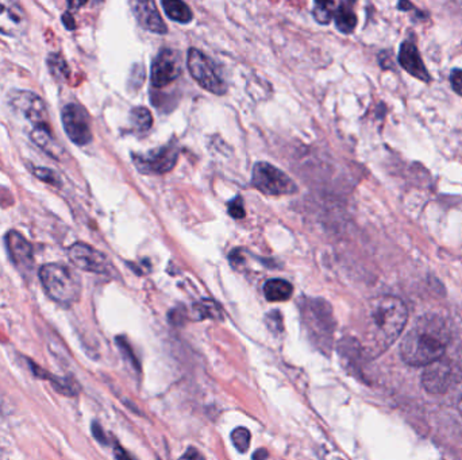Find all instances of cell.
<instances>
[{
    "instance_id": "15",
    "label": "cell",
    "mask_w": 462,
    "mask_h": 460,
    "mask_svg": "<svg viewBox=\"0 0 462 460\" xmlns=\"http://www.w3.org/2000/svg\"><path fill=\"white\" fill-rule=\"evenodd\" d=\"M6 246L8 248L13 262L22 271H29L33 267V250L30 243L18 231H10L6 235Z\"/></svg>"
},
{
    "instance_id": "31",
    "label": "cell",
    "mask_w": 462,
    "mask_h": 460,
    "mask_svg": "<svg viewBox=\"0 0 462 460\" xmlns=\"http://www.w3.org/2000/svg\"><path fill=\"white\" fill-rule=\"evenodd\" d=\"M450 83L452 87L456 90V93L462 96V69H454L450 74Z\"/></svg>"
},
{
    "instance_id": "2",
    "label": "cell",
    "mask_w": 462,
    "mask_h": 460,
    "mask_svg": "<svg viewBox=\"0 0 462 460\" xmlns=\"http://www.w3.org/2000/svg\"><path fill=\"white\" fill-rule=\"evenodd\" d=\"M450 338V329L442 317L423 316L404 336L400 347L401 358L411 366H429L443 356Z\"/></svg>"
},
{
    "instance_id": "24",
    "label": "cell",
    "mask_w": 462,
    "mask_h": 460,
    "mask_svg": "<svg viewBox=\"0 0 462 460\" xmlns=\"http://www.w3.org/2000/svg\"><path fill=\"white\" fill-rule=\"evenodd\" d=\"M312 15L316 22L321 23V24H329L335 15V3L318 1L314 7Z\"/></svg>"
},
{
    "instance_id": "4",
    "label": "cell",
    "mask_w": 462,
    "mask_h": 460,
    "mask_svg": "<svg viewBox=\"0 0 462 460\" xmlns=\"http://www.w3.org/2000/svg\"><path fill=\"white\" fill-rule=\"evenodd\" d=\"M40 280L47 296L56 303L70 307L82 294V280L79 274L63 263H47L40 270Z\"/></svg>"
},
{
    "instance_id": "16",
    "label": "cell",
    "mask_w": 462,
    "mask_h": 460,
    "mask_svg": "<svg viewBox=\"0 0 462 460\" xmlns=\"http://www.w3.org/2000/svg\"><path fill=\"white\" fill-rule=\"evenodd\" d=\"M132 10L137 21L144 29L157 34L167 33L168 29L162 21L154 1H135L132 4Z\"/></svg>"
},
{
    "instance_id": "17",
    "label": "cell",
    "mask_w": 462,
    "mask_h": 460,
    "mask_svg": "<svg viewBox=\"0 0 462 460\" xmlns=\"http://www.w3.org/2000/svg\"><path fill=\"white\" fill-rule=\"evenodd\" d=\"M33 367V373L36 374L40 378L44 379H49L52 382V386L60 393V395H68V397H75L79 393L80 388L79 385L69 379V378H63V376H56V375H50L47 372H45L43 369H40L38 366H36L34 363H30Z\"/></svg>"
},
{
    "instance_id": "7",
    "label": "cell",
    "mask_w": 462,
    "mask_h": 460,
    "mask_svg": "<svg viewBox=\"0 0 462 460\" xmlns=\"http://www.w3.org/2000/svg\"><path fill=\"white\" fill-rule=\"evenodd\" d=\"M13 110L17 111L23 119L36 127H50L49 115L44 100L30 90H13L8 95Z\"/></svg>"
},
{
    "instance_id": "36",
    "label": "cell",
    "mask_w": 462,
    "mask_h": 460,
    "mask_svg": "<svg viewBox=\"0 0 462 460\" xmlns=\"http://www.w3.org/2000/svg\"><path fill=\"white\" fill-rule=\"evenodd\" d=\"M459 411H460V413L462 415V397L461 399H460V402H459Z\"/></svg>"
},
{
    "instance_id": "33",
    "label": "cell",
    "mask_w": 462,
    "mask_h": 460,
    "mask_svg": "<svg viewBox=\"0 0 462 460\" xmlns=\"http://www.w3.org/2000/svg\"><path fill=\"white\" fill-rule=\"evenodd\" d=\"M180 460H204V458H203V455L199 452L197 448L190 447V448L185 451V454L180 458Z\"/></svg>"
},
{
    "instance_id": "5",
    "label": "cell",
    "mask_w": 462,
    "mask_h": 460,
    "mask_svg": "<svg viewBox=\"0 0 462 460\" xmlns=\"http://www.w3.org/2000/svg\"><path fill=\"white\" fill-rule=\"evenodd\" d=\"M253 187L268 196L292 195L298 191L296 184L283 170L268 162H257L252 175Z\"/></svg>"
},
{
    "instance_id": "25",
    "label": "cell",
    "mask_w": 462,
    "mask_h": 460,
    "mask_svg": "<svg viewBox=\"0 0 462 460\" xmlns=\"http://www.w3.org/2000/svg\"><path fill=\"white\" fill-rule=\"evenodd\" d=\"M47 65L50 73L56 79H66L69 74V68L66 65V60L60 54H50L47 58Z\"/></svg>"
},
{
    "instance_id": "21",
    "label": "cell",
    "mask_w": 462,
    "mask_h": 460,
    "mask_svg": "<svg viewBox=\"0 0 462 460\" xmlns=\"http://www.w3.org/2000/svg\"><path fill=\"white\" fill-rule=\"evenodd\" d=\"M335 24L337 29L344 34H351L357 26V17L351 7V4H341L335 11Z\"/></svg>"
},
{
    "instance_id": "3",
    "label": "cell",
    "mask_w": 462,
    "mask_h": 460,
    "mask_svg": "<svg viewBox=\"0 0 462 460\" xmlns=\"http://www.w3.org/2000/svg\"><path fill=\"white\" fill-rule=\"evenodd\" d=\"M300 312L309 342L316 350L329 354L335 329L330 304L323 299H305L300 304Z\"/></svg>"
},
{
    "instance_id": "6",
    "label": "cell",
    "mask_w": 462,
    "mask_h": 460,
    "mask_svg": "<svg viewBox=\"0 0 462 460\" xmlns=\"http://www.w3.org/2000/svg\"><path fill=\"white\" fill-rule=\"evenodd\" d=\"M187 63L191 76L200 87L215 95L226 93L227 86L220 76V68L203 51L198 49H190Z\"/></svg>"
},
{
    "instance_id": "11",
    "label": "cell",
    "mask_w": 462,
    "mask_h": 460,
    "mask_svg": "<svg viewBox=\"0 0 462 460\" xmlns=\"http://www.w3.org/2000/svg\"><path fill=\"white\" fill-rule=\"evenodd\" d=\"M181 74L180 56L176 50L162 49L154 58L152 65V86L154 88H164L172 84Z\"/></svg>"
},
{
    "instance_id": "10",
    "label": "cell",
    "mask_w": 462,
    "mask_h": 460,
    "mask_svg": "<svg viewBox=\"0 0 462 460\" xmlns=\"http://www.w3.org/2000/svg\"><path fill=\"white\" fill-rule=\"evenodd\" d=\"M69 260L77 269L89 273L107 274L110 273L111 263L109 258L86 243H75L68 251Z\"/></svg>"
},
{
    "instance_id": "13",
    "label": "cell",
    "mask_w": 462,
    "mask_h": 460,
    "mask_svg": "<svg viewBox=\"0 0 462 460\" xmlns=\"http://www.w3.org/2000/svg\"><path fill=\"white\" fill-rule=\"evenodd\" d=\"M452 382V366L447 362L440 360L426 366L422 376L423 388L431 395H440L447 390Z\"/></svg>"
},
{
    "instance_id": "14",
    "label": "cell",
    "mask_w": 462,
    "mask_h": 460,
    "mask_svg": "<svg viewBox=\"0 0 462 460\" xmlns=\"http://www.w3.org/2000/svg\"><path fill=\"white\" fill-rule=\"evenodd\" d=\"M399 63L403 66L410 74L417 77L422 81L429 83L430 81V74L427 68L424 66V63L419 54L418 47L411 40L404 41L400 46L399 51Z\"/></svg>"
},
{
    "instance_id": "29",
    "label": "cell",
    "mask_w": 462,
    "mask_h": 460,
    "mask_svg": "<svg viewBox=\"0 0 462 460\" xmlns=\"http://www.w3.org/2000/svg\"><path fill=\"white\" fill-rule=\"evenodd\" d=\"M229 214L234 219H242L245 218V208H243L242 198H236L229 204Z\"/></svg>"
},
{
    "instance_id": "32",
    "label": "cell",
    "mask_w": 462,
    "mask_h": 460,
    "mask_svg": "<svg viewBox=\"0 0 462 460\" xmlns=\"http://www.w3.org/2000/svg\"><path fill=\"white\" fill-rule=\"evenodd\" d=\"M92 434H93V438H96L100 444H105V445L109 444V438H107L105 431L102 429V427L98 422L92 424Z\"/></svg>"
},
{
    "instance_id": "34",
    "label": "cell",
    "mask_w": 462,
    "mask_h": 460,
    "mask_svg": "<svg viewBox=\"0 0 462 460\" xmlns=\"http://www.w3.org/2000/svg\"><path fill=\"white\" fill-rule=\"evenodd\" d=\"M114 458H115V460H132V457L119 444H115Z\"/></svg>"
},
{
    "instance_id": "12",
    "label": "cell",
    "mask_w": 462,
    "mask_h": 460,
    "mask_svg": "<svg viewBox=\"0 0 462 460\" xmlns=\"http://www.w3.org/2000/svg\"><path fill=\"white\" fill-rule=\"evenodd\" d=\"M29 19L22 6L10 1L0 0V33L10 37H20L26 33Z\"/></svg>"
},
{
    "instance_id": "27",
    "label": "cell",
    "mask_w": 462,
    "mask_h": 460,
    "mask_svg": "<svg viewBox=\"0 0 462 460\" xmlns=\"http://www.w3.org/2000/svg\"><path fill=\"white\" fill-rule=\"evenodd\" d=\"M116 344L119 347V350L122 352L125 360L132 366V369L139 373L141 372V366H139V362L132 351V346L129 344V342L125 339V338H116Z\"/></svg>"
},
{
    "instance_id": "18",
    "label": "cell",
    "mask_w": 462,
    "mask_h": 460,
    "mask_svg": "<svg viewBox=\"0 0 462 460\" xmlns=\"http://www.w3.org/2000/svg\"><path fill=\"white\" fill-rule=\"evenodd\" d=\"M293 293V286L286 280L273 278L266 281L264 285V294L268 301L272 303H282L291 299Z\"/></svg>"
},
{
    "instance_id": "30",
    "label": "cell",
    "mask_w": 462,
    "mask_h": 460,
    "mask_svg": "<svg viewBox=\"0 0 462 460\" xmlns=\"http://www.w3.org/2000/svg\"><path fill=\"white\" fill-rule=\"evenodd\" d=\"M34 175H37L40 180H43V181H45V182H47V184H52V185H59V177H57V175L54 173V172H52V170H49V169H45V168H40V169H36V173Z\"/></svg>"
},
{
    "instance_id": "23",
    "label": "cell",
    "mask_w": 462,
    "mask_h": 460,
    "mask_svg": "<svg viewBox=\"0 0 462 460\" xmlns=\"http://www.w3.org/2000/svg\"><path fill=\"white\" fill-rule=\"evenodd\" d=\"M194 312L198 316L199 320L203 319H214L222 320V308L213 300H203L194 306Z\"/></svg>"
},
{
    "instance_id": "9",
    "label": "cell",
    "mask_w": 462,
    "mask_h": 460,
    "mask_svg": "<svg viewBox=\"0 0 462 460\" xmlns=\"http://www.w3.org/2000/svg\"><path fill=\"white\" fill-rule=\"evenodd\" d=\"M61 119L66 135L73 143L84 146L92 141L88 112L82 106L75 103L66 104L61 112Z\"/></svg>"
},
{
    "instance_id": "28",
    "label": "cell",
    "mask_w": 462,
    "mask_h": 460,
    "mask_svg": "<svg viewBox=\"0 0 462 460\" xmlns=\"http://www.w3.org/2000/svg\"><path fill=\"white\" fill-rule=\"evenodd\" d=\"M266 326L273 333H282L284 331V324H283V316L280 315L279 310H272L266 315L265 317Z\"/></svg>"
},
{
    "instance_id": "22",
    "label": "cell",
    "mask_w": 462,
    "mask_h": 460,
    "mask_svg": "<svg viewBox=\"0 0 462 460\" xmlns=\"http://www.w3.org/2000/svg\"><path fill=\"white\" fill-rule=\"evenodd\" d=\"M132 126L137 132H146L153 125V116L145 107H135L130 112Z\"/></svg>"
},
{
    "instance_id": "19",
    "label": "cell",
    "mask_w": 462,
    "mask_h": 460,
    "mask_svg": "<svg viewBox=\"0 0 462 460\" xmlns=\"http://www.w3.org/2000/svg\"><path fill=\"white\" fill-rule=\"evenodd\" d=\"M33 142L43 149L45 153L50 154L54 158H60V153L61 149L59 146V143L56 142V139L53 138V134L50 132V127H36L31 130L30 134Z\"/></svg>"
},
{
    "instance_id": "8",
    "label": "cell",
    "mask_w": 462,
    "mask_h": 460,
    "mask_svg": "<svg viewBox=\"0 0 462 460\" xmlns=\"http://www.w3.org/2000/svg\"><path fill=\"white\" fill-rule=\"evenodd\" d=\"M178 152L174 145L162 146L148 154L132 155L134 165L144 175H164L175 168Z\"/></svg>"
},
{
    "instance_id": "26",
    "label": "cell",
    "mask_w": 462,
    "mask_h": 460,
    "mask_svg": "<svg viewBox=\"0 0 462 460\" xmlns=\"http://www.w3.org/2000/svg\"><path fill=\"white\" fill-rule=\"evenodd\" d=\"M250 440H252L250 431L243 427L236 428L231 432V441L240 452H247V450L250 448Z\"/></svg>"
},
{
    "instance_id": "35",
    "label": "cell",
    "mask_w": 462,
    "mask_h": 460,
    "mask_svg": "<svg viewBox=\"0 0 462 460\" xmlns=\"http://www.w3.org/2000/svg\"><path fill=\"white\" fill-rule=\"evenodd\" d=\"M266 458H268V452H266V450H264V448L257 450L254 452V455H253V460H266Z\"/></svg>"
},
{
    "instance_id": "1",
    "label": "cell",
    "mask_w": 462,
    "mask_h": 460,
    "mask_svg": "<svg viewBox=\"0 0 462 460\" xmlns=\"http://www.w3.org/2000/svg\"><path fill=\"white\" fill-rule=\"evenodd\" d=\"M408 320L404 303L394 296L371 300L360 346L368 358H376L388 350L400 336Z\"/></svg>"
},
{
    "instance_id": "20",
    "label": "cell",
    "mask_w": 462,
    "mask_h": 460,
    "mask_svg": "<svg viewBox=\"0 0 462 460\" xmlns=\"http://www.w3.org/2000/svg\"><path fill=\"white\" fill-rule=\"evenodd\" d=\"M162 7L168 15V18H171L172 21H176L180 23H188L192 21L194 15L191 8L180 1V0H167L162 1Z\"/></svg>"
}]
</instances>
